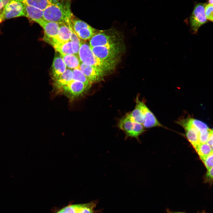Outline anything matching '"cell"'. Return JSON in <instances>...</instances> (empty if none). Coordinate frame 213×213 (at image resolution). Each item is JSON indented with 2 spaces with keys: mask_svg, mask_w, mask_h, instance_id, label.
<instances>
[{
  "mask_svg": "<svg viewBox=\"0 0 213 213\" xmlns=\"http://www.w3.org/2000/svg\"><path fill=\"white\" fill-rule=\"evenodd\" d=\"M23 5L25 17L37 23L45 20L69 24L73 16L71 0H15Z\"/></svg>",
  "mask_w": 213,
  "mask_h": 213,
  "instance_id": "6da1fadb",
  "label": "cell"
},
{
  "mask_svg": "<svg viewBox=\"0 0 213 213\" xmlns=\"http://www.w3.org/2000/svg\"><path fill=\"white\" fill-rule=\"evenodd\" d=\"M78 57L80 61L87 65L101 70L106 73L114 68L116 60L101 59L93 53L90 47L85 42H81Z\"/></svg>",
  "mask_w": 213,
  "mask_h": 213,
  "instance_id": "7a4b0ae2",
  "label": "cell"
},
{
  "mask_svg": "<svg viewBox=\"0 0 213 213\" xmlns=\"http://www.w3.org/2000/svg\"><path fill=\"white\" fill-rule=\"evenodd\" d=\"M122 42L120 36L116 31L112 29L100 31L90 39L91 48L110 45Z\"/></svg>",
  "mask_w": 213,
  "mask_h": 213,
  "instance_id": "3957f363",
  "label": "cell"
},
{
  "mask_svg": "<svg viewBox=\"0 0 213 213\" xmlns=\"http://www.w3.org/2000/svg\"><path fill=\"white\" fill-rule=\"evenodd\" d=\"M91 48V47H90ZM122 42L105 46L91 48L94 54L101 59L116 60L117 58L123 52L124 49Z\"/></svg>",
  "mask_w": 213,
  "mask_h": 213,
  "instance_id": "277c9868",
  "label": "cell"
},
{
  "mask_svg": "<svg viewBox=\"0 0 213 213\" xmlns=\"http://www.w3.org/2000/svg\"><path fill=\"white\" fill-rule=\"evenodd\" d=\"M206 5L199 3L196 5L190 18V23L192 33H196L199 28L207 21L205 9Z\"/></svg>",
  "mask_w": 213,
  "mask_h": 213,
  "instance_id": "5b68a950",
  "label": "cell"
},
{
  "mask_svg": "<svg viewBox=\"0 0 213 213\" xmlns=\"http://www.w3.org/2000/svg\"><path fill=\"white\" fill-rule=\"evenodd\" d=\"M177 122L184 128L188 140L195 149L200 144L199 137L201 131L192 123L189 118L182 119Z\"/></svg>",
  "mask_w": 213,
  "mask_h": 213,
  "instance_id": "8992f818",
  "label": "cell"
},
{
  "mask_svg": "<svg viewBox=\"0 0 213 213\" xmlns=\"http://www.w3.org/2000/svg\"><path fill=\"white\" fill-rule=\"evenodd\" d=\"M4 20L20 17H25L22 4L15 0H12L1 13Z\"/></svg>",
  "mask_w": 213,
  "mask_h": 213,
  "instance_id": "52a82bcc",
  "label": "cell"
},
{
  "mask_svg": "<svg viewBox=\"0 0 213 213\" xmlns=\"http://www.w3.org/2000/svg\"><path fill=\"white\" fill-rule=\"evenodd\" d=\"M97 201L86 204L70 205L61 209L56 213H95Z\"/></svg>",
  "mask_w": 213,
  "mask_h": 213,
  "instance_id": "ba28073f",
  "label": "cell"
},
{
  "mask_svg": "<svg viewBox=\"0 0 213 213\" xmlns=\"http://www.w3.org/2000/svg\"><path fill=\"white\" fill-rule=\"evenodd\" d=\"M72 29V24L60 23L57 35L53 38L45 39L44 40L51 45L54 43H61L69 41Z\"/></svg>",
  "mask_w": 213,
  "mask_h": 213,
  "instance_id": "9c48e42d",
  "label": "cell"
},
{
  "mask_svg": "<svg viewBox=\"0 0 213 213\" xmlns=\"http://www.w3.org/2000/svg\"><path fill=\"white\" fill-rule=\"evenodd\" d=\"M80 69L91 84L101 80L106 73L101 70L87 65L81 62Z\"/></svg>",
  "mask_w": 213,
  "mask_h": 213,
  "instance_id": "30bf717a",
  "label": "cell"
},
{
  "mask_svg": "<svg viewBox=\"0 0 213 213\" xmlns=\"http://www.w3.org/2000/svg\"><path fill=\"white\" fill-rule=\"evenodd\" d=\"M90 86L81 82L73 80L64 85L61 90L73 97H77L85 92Z\"/></svg>",
  "mask_w": 213,
  "mask_h": 213,
  "instance_id": "8fae6325",
  "label": "cell"
},
{
  "mask_svg": "<svg viewBox=\"0 0 213 213\" xmlns=\"http://www.w3.org/2000/svg\"><path fill=\"white\" fill-rule=\"evenodd\" d=\"M139 102L144 115V120L143 124L144 127L150 128L155 127L163 126L144 103L139 100Z\"/></svg>",
  "mask_w": 213,
  "mask_h": 213,
  "instance_id": "7c38bea8",
  "label": "cell"
},
{
  "mask_svg": "<svg viewBox=\"0 0 213 213\" xmlns=\"http://www.w3.org/2000/svg\"><path fill=\"white\" fill-rule=\"evenodd\" d=\"M37 23L44 30L45 34L44 39L52 38L57 35L59 30L60 23L43 20L39 21Z\"/></svg>",
  "mask_w": 213,
  "mask_h": 213,
  "instance_id": "4fadbf2b",
  "label": "cell"
},
{
  "mask_svg": "<svg viewBox=\"0 0 213 213\" xmlns=\"http://www.w3.org/2000/svg\"><path fill=\"white\" fill-rule=\"evenodd\" d=\"M66 66L61 56L55 57L52 65V74L53 80L58 78L66 70Z\"/></svg>",
  "mask_w": 213,
  "mask_h": 213,
  "instance_id": "5bb4252c",
  "label": "cell"
},
{
  "mask_svg": "<svg viewBox=\"0 0 213 213\" xmlns=\"http://www.w3.org/2000/svg\"><path fill=\"white\" fill-rule=\"evenodd\" d=\"M73 75L72 70L67 69L58 78L54 80V87L61 90L62 87L73 80Z\"/></svg>",
  "mask_w": 213,
  "mask_h": 213,
  "instance_id": "9a60e30c",
  "label": "cell"
},
{
  "mask_svg": "<svg viewBox=\"0 0 213 213\" xmlns=\"http://www.w3.org/2000/svg\"><path fill=\"white\" fill-rule=\"evenodd\" d=\"M139 99L137 97L136 105L135 109L126 116L133 122L143 124L144 120L143 113L139 102Z\"/></svg>",
  "mask_w": 213,
  "mask_h": 213,
  "instance_id": "2e32d148",
  "label": "cell"
},
{
  "mask_svg": "<svg viewBox=\"0 0 213 213\" xmlns=\"http://www.w3.org/2000/svg\"><path fill=\"white\" fill-rule=\"evenodd\" d=\"M75 33L80 39L85 40L90 39L97 33L96 29L87 24Z\"/></svg>",
  "mask_w": 213,
  "mask_h": 213,
  "instance_id": "e0dca14e",
  "label": "cell"
},
{
  "mask_svg": "<svg viewBox=\"0 0 213 213\" xmlns=\"http://www.w3.org/2000/svg\"><path fill=\"white\" fill-rule=\"evenodd\" d=\"M134 125V122L125 116L120 120L118 123V127L120 129L124 131L125 133L126 138L131 137Z\"/></svg>",
  "mask_w": 213,
  "mask_h": 213,
  "instance_id": "ac0fdd59",
  "label": "cell"
},
{
  "mask_svg": "<svg viewBox=\"0 0 213 213\" xmlns=\"http://www.w3.org/2000/svg\"><path fill=\"white\" fill-rule=\"evenodd\" d=\"M61 55L75 54L73 51L72 42L70 41L61 43H55L51 45Z\"/></svg>",
  "mask_w": 213,
  "mask_h": 213,
  "instance_id": "d6986e66",
  "label": "cell"
},
{
  "mask_svg": "<svg viewBox=\"0 0 213 213\" xmlns=\"http://www.w3.org/2000/svg\"><path fill=\"white\" fill-rule=\"evenodd\" d=\"M66 65L70 69L79 68L80 61L78 56L75 54L61 55Z\"/></svg>",
  "mask_w": 213,
  "mask_h": 213,
  "instance_id": "ffe728a7",
  "label": "cell"
},
{
  "mask_svg": "<svg viewBox=\"0 0 213 213\" xmlns=\"http://www.w3.org/2000/svg\"><path fill=\"white\" fill-rule=\"evenodd\" d=\"M195 149L202 161L212 152L211 146L207 143L200 144Z\"/></svg>",
  "mask_w": 213,
  "mask_h": 213,
  "instance_id": "44dd1931",
  "label": "cell"
},
{
  "mask_svg": "<svg viewBox=\"0 0 213 213\" xmlns=\"http://www.w3.org/2000/svg\"><path fill=\"white\" fill-rule=\"evenodd\" d=\"M72 70L73 75V80L81 82L88 85H91V84L79 68L74 69Z\"/></svg>",
  "mask_w": 213,
  "mask_h": 213,
  "instance_id": "7402d4cb",
  "label": "cell"
},
{
  "mask_svg": "<svg viewBox=\"0 0 213 213\" xmlns=\"http://www.w3.org/2000/svg\"><path fill=\"white\" fill-rule=\"evenodd\" d=\"M144 131V127L142 124L134 122V127L131 137H134L138 139L139 136Z\"/></svg>",
  "mask_w": 213,
  "mask_h": 213,
  "instance_id": "603a6c76",
  "label": "cell"
},
{
  "mask_svg": "<svg viewBox=\"0 0 213 213\" xmlns=\"http://www.w3.org/2000/svg\"><path fill=\"white\" fill-rule=\"evenodd\" d=\"M210 129L209 128L200 132L199 137L200 144L207 143L209 136Z\"/></svg>",
  "mask_w": 213,
  "mask_h": 213,
  "instance_id": "cb8c5ba5",
  "label": "cell"
},
{
  "mask_svg": "<svg viewBox=\"0 0 213 213\" xmlns=\"http://www.w3.org/2000/svg\"><path fill=\"white\" fill-rule=\"evenodd\" d=\"M205 12L207 19L213 22V4H209L206 5Z\"/></svg>",
  "mask_w": 213,
  "mask_h": 213,
  "instance_id": "d4e9b609",
  "label": "cell"
},
{
  "mask_svg": "<svg viewBox=\"0 0 213 213\" xmlns=\"http://www.w3.org/2000/svg\"><path fill=\"white\" fill-rule=\"evenodd\" d=\"M203 162L207 170L213 167V152L212 151Z\"/></svg>",
  "mask_w": 213,
  "mask_h": 213,
  "instance_id": "484cf974",
  "label": "cell"
},
{
  "mask_svg": "<svg viewBox=\"0 0 213 213\" xmlns=\"http://www.w3.org/2000/svg\"><path fill=\"white\" fill-rule=\"evenodd\" d=\"M206 182L209 183H213V167L207 170L205 177Z\"/></svg>",
  "mask_w": 213,
  "mask_h": 213,
  "instance_id": "4316f807",
  "label": "cell"
},
{
  "mask_svg": "<svg viewBox=\"0 0 213 213\" xmlns=\"http://www.w3.org/2000/svg\"><path fill=\"white\" fill-rule=\"evenodd\" d=\"M70 41L72 42H75L81 43L80 38L74 31L73 29L72 30Z\"/></svg>",
  "mask_w": 213,
  "mask_h": 213,
  "instance_id": "83f0119b",
  "label": "cell"
},
{
  "mask_svg": "<svg viewBox=\"0 0 213 213\" xmlns=\"http://www.w3.org/2000/svg\"><path fill=\"white\" fill-rule=\"evenodd\" d=\"M207 143L211 146L213 145V129H210L209 136Z\"/></svg>",
  "mask_w": 213,
  "mask_h": 213,
  "instance_id": "f1b7e54d",
  "label": "cell"
},
{
  "mask_svg": "<svg viewBox=\"0 0 213 213\" xmlns=\"http://www.w3.org/2000/svg\"><path fill=\"white\" fill-rule=\"evenodd\" d=\"M4 8L12 0H1Z\"/></svg>",
  "mask_w": 213,
  "mask_h": 213,
  "instance_id": "f546056e",
  "label": "cell"
},
{
  "mask_svg": "<svg viewBox=\"0 0 213 213\" xmlns=\"http://www.w3.org/2000/svg\"><path fill=\"white\" fill-rule=\"evenodd\" d=\"M4 6L1 0H0V14L2 13L3 9Z\"/></svg>",
  "mask_w": 213,
  "mask_h": 213,
  "instance_id": "4dcf8cb0",
  "label": "cell"
},
{
  "mask_svg": "<svg viewBox=\"0 0 213 213\" xmlns=\"http://www.w3.org/2000/svg\"><path fill=\"white\" fill-rule=\"evenodd\" d=\"M167 213H186L183 212H173L170 210L169 209H167Z\"/></svg>",
  "mask_w": 213,
  "mask_h": 213,
  "instance_id": "1f68e13d",
  "label": "cell"
},
{
  "mask_svg": "<svg viewBox=\"0 0 213 213\" xmlns=\"http://www.w3.org/2000/svg\"><path fill=\"white\" fill-rule=\"evenodd\" d=\"M4 20L3 17L1 13L0 14V24Z\"/></svg>",
  "mask_w": 213,
  "mask_h": 213,
  "instance_id": "d6a6232c",
  "label": "cell"
},
{
  "mask_svg": "<svg viewBox=\"0 0 213 213\" xmlns=\"http://www.w3.org/2000/svg\"><path fill=\"white\" fill-rule=\"evenodd\" d=\"M209 2L210 4H213V0H209Z\"/></svg>",
  "mask_w": 213,
  "mask_h": 213,
  "instance_id": "836d02e7",
  "label": "cell"
},
{
  "mask_svg": "<svg viewBox=\"0 0 213 213\" xmlns=\"http://www.w3.org/2000/svg\"><path fill=\"white\" fill-rule=\"evenodd\" d=\"M212 151L213 152V145L211 146Z\"/></svg>",
  "mask_w": 213,
  "mask_h": 213,
  "instance_id": "e575fe53",
  "label": "cell"
}]
</instances>
